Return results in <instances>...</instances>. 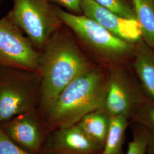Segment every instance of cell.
<instances>
[{
	"instance_id": "obj_1",
	"label": "cell",
	"mask_w": 154,
	"mask_h": 154,
	"mask_svg": "<svg viewBox=\"0 0 154 154\" xmlns=\"http://www.w3.org/2000/svg\"><path fill=\"white\" fill-rule=\"evenodd\" d=\"M92 69L70 33L62 27L57 30L39 54L40 116L53 105L70 83Z\"/></svg>"
},
{
	"instance_id": "obj_2",
	"label": "cell",
	"mask_w": 154,
	"mask_h": 154,
	"mask_svg": "<svg viewBox=\"0 0 154 154\" xmlns=\"http://www.w3.org/2000/svg\"><path fill=\"white\" fill-rule=\"evenodd\" d=\"M106 83L107 76L97 68L74 79L41 116L45 129L50 132L72 126L89 113L103 109Z\"/></svg>"
},
{
	"instance_id": "obj_3",
	"label": "cell",
	"mask_w": 154,
	"mask_h": 154,
	"mask_svg": "<svg viewBox=\"0 0 154 154\" xmlns=\"http://www.w3.org/2000/svg\"><path fill=\"white\" fill-rule=\"evenodd\" d=\"M61 22L71 29L88 49L102 62L116 63L133 57L136 44L117 37L93 20L53 6Z\"/></svg>"
},
{
	"instance_id": "obj_4",
	"label": "cell",
	"mask_w": 154,
	"mask_h": 154,
	"mask_svg": "<svg viewBox=\"0 0 154 154\" xmlns=\"http://www.w3.org/2000/svg\"><path fill=\"white\" fill-rule=\"evenodd\" d=\"M41 90L39 72L0 66V123L38 110Z\"/></svg>"
},
{
	"instance_id": "obj_5",
	"label": "cell",
	"mask_w": 154,
	"mask_h": 154,
	"mask_svg": "<svg viewBox=\"0 0 154 154\" xmlns=\"http://www.w3.org/2000/svg\"><path fill=\"white\" fill-rule=\"evenodd\" d=\"M6 17L20 28L41 52L63 25L49 0H12Z\"/></svg>"
},
{
	"instance_id": "obj_6",
	"label": "cell",
	"mask_w": 154,
	"mask_h": 154,
	"mask_svg": "<svg viewBox=\"0 0 154 154\" xmlns=\"http://www.w3.org/2000/svg\"><path fill=\"white\" fill-rule=\"evenodd\" d=\"M148 97L140 83L119 68L107 76L103 110L110 116H125L129 119Z\"/></svg>"
},
{
	"instance_id": "obj_7",
	"label": "cell",
	"mask_w": 154,
	"mask_h": 154,
	"mask_svg": "<svg viewBox=\"0 0 154 154\" xmlns=\"http://www.w3.org/2000/svg\"><path fill=\"white\" fill-rule=\"evenodd\" d=\"M40 53L6 16L0 18V66L39 71Z\"/></svg>"
},
{
	"instance_id": "obj_8",
	"label": "cell",
	"mask_w": 154,
	"mask_h": 154,
	"mask_svg": "<svg viewBox=\"0 0 154 154\" xmlns=\"http://www.w3.org/2000/svg\"><path fill=\"white\" fill-rule=\"evenodd\" d=\"M0 126L6 135L23 149L32 154L41 153L46 138L38 110L16 116Z\"/></svg>"
},
{
	"instance_id": "obj_9",
	"label": "cell",
	"mask_w": 154,
	"mask_h": 154,
	"mask_svg": "<svg viewBox=\"0 0 154 154\" xmlns=\"http://www.w3.org/2000/svg\"><path fill=\"white\" fill-rule=\"evenodd\" d=\"M101 151L77 123L50 131L41 154H99Z\"/></svg>"
},
{
	"instance_id": "obj_10",
	"label": "cell",
	"mask_w": 154,
	"mask_h": 154,
	"mask_svg": "<svg viewBox=\"0 0 154 154\" xmlns=\"http://www.w3.org/2000/svg\"><path fill=\"white\" fill-rule=\"evenodd\" d=\"M81 5L83 15L98 23L117 37L133 44L142 39L137 20L120 16L93 0H81Z\"/></svg>"
},
{
	"instance_id": "obj_11",
	"label": "cell",
	"mask_w": 154,
	"mask_h": 154,
	"mask_svg": "<svg viewBox=\"0 0 154 154\" xmlns=\"http://www.w3.org/2000/svg\"><path fill=\"white\" fill-rule=\"evenodd\" d=\"M133 67L147 97L154 99V49L142 39L136 44Z\"/></svg>"
},
{
	"instance_id": "obj_12",
	"label": "cell",
	"mask_w": 154,
	"mask_h": 154,
	"mask_svg": "<svg viewBox=\"0 0 154 154\" xmlns=\"http://www.w3.org/2000/svg\"><path fill=\"white\" fill-rule=\"evenodd\" d=\"M110 116L103 109L93 111L78 123L83 131L100 149L105 146L109 131Z\"/></svg>"
},
{
	"instance_id": "obj_13",
	"label": "cell",
	"mask_w": 154,
	"mask_h": 154,
	"mask_svg": "<svg viewBox=\"0 0 154 154\" xmlns=\"http://www.w3.org/2000/svg\"><path fill=\"white\" fill-rule=\"evenodd\" d=\"M143 41L154 49V0H132Z\"/></svg>"
},
{
	"instance_id": "obj_14",
	"label": "cell",
	"mask_w": 154,
	"mask_h": 154,
	"mask_svg": "<svg viewBox=\"0 0 154 154\" xmlns=\"http://www.w3.org/2000/svg\"><path fill=\"white\" fill-rule=\"evenodd\" d=\"M129 119L125 116H111L110 128L105 146L99 154H122Z\"/></svg>"
},
{
	"instance_id": "obj_15",
	"label": "cell",
	"mask_w": 154,
	"mask_h": 154,
	"mask_svg": "<svg viewBox=\"0 0 154 154\" xmlns=\"http://www.w3.org/2000/svg\"><path fill=\"white\" fill-rule=\"evenodd\" d=\"M120 16L137 20L132 0H93Z\"/></svg>"
},
{
	"instance_id": "obj_16",
	"label": "cell",
	"mask_w": 154,
	"mask_h": 154,
	"mask_svg": "<svg viewBox=\"0 0 154 154\" xmlns=\"http://www.w3.org/2000/svg\"><path fill=\"white\" fill-rule=\"evenodd\" d=\"M132 121L154 132V99L147 98L132 118Z\"/></svg>"
},
{
	"instance_id": "obj_17",
	"label": "cell",
	"mask_w": 154,
	"mask_h": 154,
	"mask_svg": "<svg viewBox=\"0 0 154 154\" xmlns=\"http://www.w3.org/2000/svg\"><path fill=\"white\" fill-rule=\"evenodd\" d=\"M147 139L145 129L138 125L133 134L132 140L128 143L126 154H147Z\"/></svg>"
},
{
	"instance_id": "obj_18",
	"label": "cell",
	"mask_w": 154,
	"mask_h": 154,
	"mask_svg": "<svg viewBox=\"0 0 154 154\" xmlns=\"http://www.w3.org/2000/svg\"><path fill=\"white\" fill-rule=\"evenodd\" d=\"M0 154H32L23 149L9 138L0 126Z\"/></svg>"
},
{
	"instance_id": "obj_19",
	"label": "cell",
	"mask_w": 154,
	"mask_h": 154,
	"mask_svg": "<svg viewBox=\"0 0 154 154\" xmlns=\"http://www.w3.org/2000/svg\"><path fill=\"white\" fill-rule=\"evenodd\" d=\"M58 5L65 8L67 11L75 14H83L81 0H49Z\"/></svg>"
},
{
	"instance_id": "obj_20",
	"label": "cell",
	"mask_w": 154,
	"mask_h": 154,
	"mask_svg": "<svg viewBox=\"0 0 154 154\" xmlns=\"http://www.w3.org/2000/svg\"><path fill=\"white\" fill-rule=\"evenodd\" d=\"M144 129L146 132L147 139V154H154V132H151L146 128Z\"/></svg>"
}]
</instances>
